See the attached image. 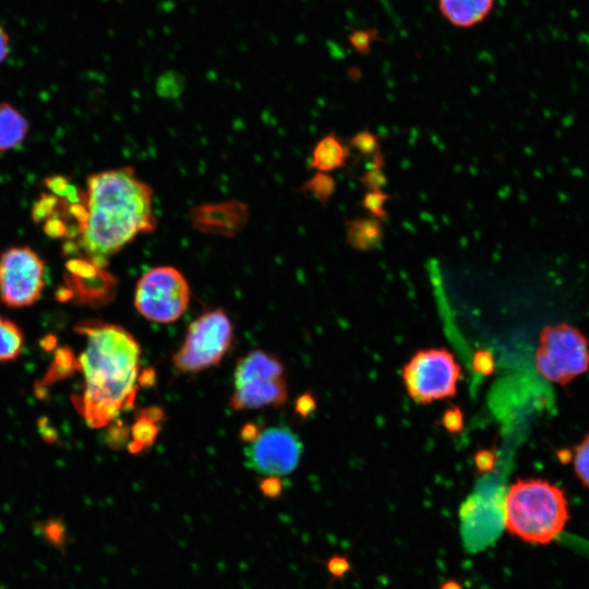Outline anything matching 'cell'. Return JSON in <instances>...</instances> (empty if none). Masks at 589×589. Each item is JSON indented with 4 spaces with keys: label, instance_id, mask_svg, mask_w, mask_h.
Segmentation results:
<instances>
[{
    "label": "cell",
    "instance_id": "cell-31",
    "mask_svg": "<svg viewBox=\"0 0 589 589\" xmlns=\"http://www.w3.org/2000/svg\"><path fill=\"white\" fill-rule=\"evenodd\" d=\"M11 51V40L9 33L3 27L2 24H0V64H2L9 57Z\"/></svg>",
    "mask_w": 589,
    "mask_h": 589
},
{
    "label": "cell",
    "instance_id": "cell-27",
    "mask_svg": "<svg viewBox=\"0 0 589 589\" xmlns=\"http://www.w3.org/2000/svg\"><path fill=\"white\" fill-rule=\"evenodd\" d=\"M326 568L332 579L341 578L350 568V563L346 556L333 555L326 562Z\"/></svg>",
    "mask_w": 589,
    "mask_h": 589
},
{
    "label": "cell",
    "instance_id": "cell-26",
    "mask_svg": "<svg viewBox=\"0 0 589 589\" xmlns=\"http://www.w3.org/2000/svg\"><path fill=\"white\" fill-rule=\"evenodd\" d=\"M389 196L383 190L366 191L361 200V205L371 216L384 220L388 217L386 204Z\"/></svg>",
    "mask_w": 589,
    "mask_h": 589
},
{
    "label": "cell",
    "instance_id": "cell-24",
    "mask_svg": "<svg viewBox=\"0 0 589 589\" xmlns=\"http://www.w3.org/2000/svg\"><path fill=\"white\" fill-rule=\"evenodd\" d=\"M184 89V77L176 71H166L156 82V92L160 97L177 98Z\"/></svg>",
    "mask_w": 589,
    "mask_h": 589
},
{
    "label": "cell",
    "instance_id": "cell-28",
    "mask_svg": "<svg viewBox=\"0 0 589 589\" xmlns=\"http://www.w3.org/2000/svg\"><path fill=\"white\" fill-rule=\"evenodd\" d=\"M442 422L447 431L457 433L462 429L464 425L462 413L458 408L448 409L444 413Z\"/></svg>",
    "mask_w": 589,
    "mask_h": 589
},
{
    "label": "cell",
    "instance_id": "cell-6",
    "mask_svg": "<svg viewBox=\"0 0 589 589\" xmlns=\"http://www.w3.org/2000/svg\"><path fill=\"white\" fill-rule=\"evenodd\" d=\"M536 366L550 382L565 385L589 369V344L576 327L549 325L541 330Z\"/></svg>",
    "mask_w": 589,
    "mask_h": 589
},
{
    "label": "cell",
    "instance_id": "cell-21",
    "mask_svg": "<svg viewBox=\"0 0 589 589\" xmlns=\"http://www.w3.org/2000/svg\"><path fill=\"white\" fill-rule=\"evenodd\" d=\"M302 191L322 204H326L336 191V181L327 172L317 171L305 181Z\"/></svg>",
    "mask_w": 589,
    "mask_h": 589
},
{
    "label": "cell",
    "instance_id": "cell-18",
    "mask_svg": "<svg viewBox=\"0 0 589 589\" xmlns=\"http://www.w3.org/2000/svg\"><path fill=\"white\" fill-rule=\"evenodd\" d=\"M163 419L164 411L157 407L139 411L130 432L129 449L132 454L140 453L153 445L158 435L159 422Z\"/></svg>",
    "mask_w": 589,
    "mask_h": 589
},
{
    "label": "cell",
    "instance_id": "cell-22",
    "mask_svg": "<svg viewBox=\"0 0 589 589\" xmlns=\"http://www.w3.org/2000/svg\"><path fill=\"white\" fill-rule=\"evenodd\" d=\"M384 156L382 152L372 157L371 165L358 177V180L366 191L383 190L387 184V176L384 171Z\"/></svg>",
    "mask_w": 589,
    "mask_h": 589
},
{
    "label": "cell",
    "instance_id": "cell-32",
    "mask_svg": "<svg viewBox=\"0 0 589 589\" xmlns=\"http://www.w3.org/2000/svg\"><path fill=\"white\" fill-rule=\"evenodd\" d=\"M495 462V456L491 452H481L476 457V464L479 470L488 471L491 470Z\"/></svg>",
    "mask_w": 589,
    "mask_h": 589
},
{
    "label": "cell",
    "instance_id": "cell-3",
    "mask_svg": "<svg viewBox=\"0 0 589 589\" xmlns=\"http://www.w3.org/2000/svg\"><path fill=\"white\" fill-rule=\"evenodd\" d=\"M568 518L564 492L549 481L519 479L506 493L504 526L526 542L550 543L563 531Z\"/></svg>",
    "mask_w": 589,
    "mask_h": 589
},
{
    "label": "cell",
    "instance_id": "cell-33",
    "mask_svg": "<svg viewBox=\"0 0 589 589\" xmlns=\"http://www.w3.org/2000/svg\"><path fill=\"white\" fill-rule=\"evenodd\" d=\"M313 400L309 398L308 396H303V398L299 401V411L303 412L304 414L308 413L311 409L308 408V405H313Z\"/></svg>",
    "mask_w": 589,
    "mask_h": 589
},
{
    "label": "cell",
    "instance_id": "cell-30",
    "mask_svg": "<svg viewBox=\"0 0 589 589\" xmlns=\"http://www.w3.org/2000/svg\"><path fill=\"white\" fill-rule=\"evenodd\" d=\"M262 493L268 497H276L281 492V482L279 478L267 477L261 483Z\"/></svg>",
    "mask_w": 589,
    "mask_h": 589
},
{
    "label": "cell",
    "instance_id": "cell-13",
    "mask_svg": "<svg viewBox=\"0 0 589 589\" xmlns=\"http://www.w3.org/2000/svg\"><path fill=\"white\" fill-rule=\"evenodd\" d=\"M71 268L76 271L75 277L77 278L72 280L73 288L71 289L73 292L71 296L77 303L99 308L113 300L118 280L113 275L104 271V267L86 259L76 262Z\"/></svg>",
    "mask_w": 589,
    "mask_h": 589
},
{
    "label": "cell",
    "instance_id": "cell-1",
    "mask_svg": "<svg viewBox=\"0 0 589 589\" xmlns=\"http://www.w3.org/2000/svg\"><path fill=\"white\" fill-rule=\"evenodd\" d=\"M74 332L85 338V348L77 358L83 386L72 404L87 425L104 428L134 402L141 346L123 326L96 318L77 322Z\"/></svg>",
    "mask_w": 589,
    "mask_h": 589
},
{
    "label": "cell",
    "instance_id": "cell-17",
    "mask_svg": "<svg viewBox=\"0 0 589 589\" xmlns=\"http://www.w3.org/2000/svg\"><path fill=\"white\" fill-rule=\"evenodd\" d=\"M29 130L28 120L9 103H0V152L20 146Z\"/></svg>",
    "mask_w": 589,
    "mask_h": 589
},
{
    "label": "cell",
    "instance_id": "cell-15",
    "mask_svg": "<svg viewBox=\"0 0 589 589\" xmlns=\"http://www.w3.org/2000/svg\"><path fill=\"white\" fill-rule=\"evenodd\" d=\"M384 239V229L380 219L360 217L346 223V240L349 247L360 252L378 248Z\"/></svg>",
    "mask_w": 589,
    "mask_h": 589
},
{
    "label": "cell",
    "instance_id": "cell-10",
    "mask_svg": "<svg viewBox=\"0 0 589 589\" xmlns=\"http://www.w3.org/2000/svg\"><path fill=\"white\" fill-rule=\"evenodd\" d=\"M301 454V441L285 425L260 428L243 450L245 467L265 478H280L291 473L297 468Z\"/></svg>",
    "mask_w": 589,
    "mask_h": 589
},
{
    "label": "cell",
    "instance_id": "cell-16",
    "mask_svg": "<svg viewBox=\"0 0 589 589\" xmlns=\"http://www.w3.org/2000/svg\"><path fill=\"white\" fill-rule=\"evenodd\" d=\"M349 148L335 133H328L315 144L311 166L321 172L339 169L347 163Z\"/></svg>",
    "mask_w": 589,
    "mask_h": 589
},
{
    "label": "cell",
    "instance_id": "cell-25",
    "mask_svg": "<svg viewBox=\"0 0 589 589\" xmlns=\"http://www.w3.org/2000/svg\"><path fill=\"white\" fill-rule=\"evenodd\" d=\"M573 462L576 476L589 489V433L575 447Z\"/></svg>",
    "mask_w": 589,
    "mask_h": 589
},
{
    "label": "cell",
    "instance_id": "cell-9",
    "mask_svg": "<svg viewBox=\"0 0 589 589\" xmlns=\"http://www.w3.org/2000/svg\"><path fill=\"white\" fill-rule=\"evenodd\" d=\"M45 262L28 245L0 254V301L12 309L33 305L45 288Z\"/></svg>",
    "mask_w": 589,
    "mask_h": 589
},
{
    "label": "cell",
    "instance_id": "cell-11",
    "mask_svg": "<svg viewBox=\"0 0 589 589\" xmlns=\"http://www.w3.org/2000/svg\"><path fill=\"white\" fill-rule=\"evenodd\" d=\"M465 549L478 553L492 545L504 526V505L489 493L472 496L460 509Z\"/></svg>",
    "mask_w": 589,
    "mask_h": 589
},
{
    "label": "cell",
    "instance_id": "cell-20",
    "mask_svg": "<svg viewBox=\"0 0 589 589\" xmlns=\"http://www.w3.org/2000/svg\"><path fill=\"white\" fill-rule=\"evenodd\" d=\"M77 358L74 357L72 350L68 347L59 348L55 353V359L50 369L43 380V385L63 380L77 371Z\"/></svg>",
    "mask_w": 589,
    "mask_h": 589
},
{
    "label": "cell",
    "instance_id": "cell-29",
    "mask_svg": "<svg viewBox=\"0 0 589 589\" xmlns=\"http://www.w3.org/2000/svg\"><path fill=\"white\" fill-rule=\"evenodd\" d=\"M473 368L478 373L489 375L494 370L492 356L483 350L478 351L473 358Z\"/></svg>",
    "mask_w": 589,
    "mask_h": 589
},
{
    "label": "cell",
    "instance_id": "cell-4",
    "mask_svg": "<svg viewBox=\"0 0 589 589\" xmlns=\"http://www.w3.org/2000/svg\"><path fill=\"white\" fill-rule=\"evenodd\" d=\"M288 398L283 362L274 354L254 349L241 357L233 372L229 406L236 411L279 407Z\"/></svg>",
    "mask_w": 589,
    "mask_h": 589
},
{
    "label": "cell",
    "instance_id": "cell-19",
    "mask_svg": "<svg viewBox=\"0 0 589 589\" xmlns=\"http://www.w3.org/2000/svg\"><path fill=\"white\" fill-rule=\"evenodd\" d=\"M23 346V330L13 321L0 315V362L15 360Z\"/></svg>",
    "mask_w": 589,
    "mask_h": 589
},
{
    "label": "cell",
    "instance_id": "cell-12",
    "mask_svg": "<svg viewBox=\"0 0 589 589\" xmlns=\"http://www.w3.org/2000/svg\"><path fill=\"white\" fill-rule=\"evenodd\" d=\"M250 211L240 201L203 203L190 212L192 227L203 233L232 237L247 225Z\"/></svg>",
    "mask_w": 589,
    "mask_h": 589
},
{
    "label": "cell",
    "instance_id": "cell-5",
    "mask_svg": "<svg viewBox=\"0 0 589 589\" xmlns=\"http://www.w3.org/2000/svg\"><path fill=\"white\" fill-rule=\"evenodd\" d=\"M233 325L220 308L208 310L188 326L181 347L172 357L177 373L194 374L217 365L231 347Z\"/></svg>",
    "mask_w": 589,
    "mask_h": 589
},
{
    "label": "cell",
    "instance_id": "cell-23",
    "mask_svg": "<svg viewBox=\"0 0 589 589\" xmlns=\"http://www.w3.org/2000/svg\"><path fill=\"white\" fill-rule=\"evenodd\" d=\"M349 147L356 149L361 156L373 157L381 152L378 136L370 130H361L349 139Z\"/></svg>",
    "mask_w": 589,
    "mask_h": 589
},
{
    "label": "cell",
    "instance_id": "cell-7",
    "mask_svg": "<svg viewBox=\"0 0 589 589\" xmlns=\"http://www.w3.org/2000/svg\"><path fill=\"white\" fill-rule=\"evenodd\" d=\"M190 286L184 275L172 266H156L137 280L134 306L147 321L168 324L179 320L189 306Z\"/></svg>",
    "mask_w": 589,
    "mask_h": 589
},
{
    "label": "cell",
    "instance_id": "cell-2",
    "mask_svg": "<svg viewBox=\"0 0 589 589\" xmlns=\"http://www.w3.org/2000/svg\"><path fill=\"white\" fill-rule=\"evenodd\" d=\"M153 190L132 167L91 175L82 193L84 216L79 245L85 257L105 267L137 236L157 227Z\"/></svg>",
    "mask_w": 589,
    "mask_h": 589
},
{
    "label": "cell",
    "instance_id": "cell-8",
    "mask_svg": "<svg viewBox=\"0 0 589 589\" xmlns=\"http://www.w3.org/2000/svg\"><path fill=\"white\" fill-rule=\"evenodd\" d=\"M401 375L413 401L431 404L456 394L461 370L447 349L430 348L416 352L405 364Z\"/></svg>",
    "mask_w": 589,
    "mask_h": 589
},
{
    "label": "cell",
    "instance_id": "cell-34",
    "mask_svg": "<svg viewBox=\"0 0 589 589\" xmlns=\"http://www.w3.org/2000/svg\"><path fill=\"white\" fill-rule=\"evenodd\" d=\"M441 589H462V587L457 581L449 580V581H446L445 584H443Z\"/></svg>",
    "mask_w": 589,
    "mask_h": 589
},
{
    "label": "cell",
    "instance_id": "cell-14",
    "mask_svg": "<svg viewBox=\"0 0 589 589\" xmlns=\"http://www.w3.org/2000/svg\"><path fill=\"white\" fill-rule=\"evenodd\" d=\"M495 0H437L442 16L453 26L471 28L493 11Z\"/></svg>",
    "mask_w": 589,
    "mask_h": 589
}]
</instances>
